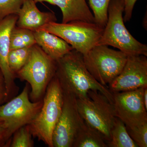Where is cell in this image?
<instances>
[{
	"instance_id": "6da1fadb",
	"label": "cell",
	"mask_w": 147,
	"mask_h": 147,
	"mask_svg": "<svg viewBox=\"0 0 147 147\" xmlns=\"http://www.w3.org/2000/svg\"><path fill=\"white\" fill-rule=\"evenodd\" d=\"M56 77L63 92L70 94L77 99L88 97L91 90H97L113 104V94L108 87L97 82L85 65L83 55L75 50L57 61Z\"/></svg>"
},
{
	"instance_id": "7a4b0ae2",
	"label": "cell",
	"mask_w": 147,
	"mask_h": 147,
	"mask_svg": "<svg viewBox=\"0 0 147 147\" xmlns=\"http://www.w3.org/2000/svg\"><path fill=\"white\" fill-rule=\"evenodd\" d=\"M123 0H111L108 9V19L97 45L112 46L127 56L147 57V46L135 39L127 29L123 17Z\"/></svg>"
},
{
	"instance_id": "3957f363",
	"label": "cell",
	"mask_w": 147,
	"mask_h": 147,
	"mask_svg": "<svg viewBox=\"0 0 147 147\" xmlns=\"http://www.w3.org/2000/svg\"><path fill=\"white\" fill-rule=\"evenodd\" d=\"M57 61L49 57L37 44L31 47L28 59L16 74V78L28 83L32 102L42 100L46 90L56 74Z\"/></svg>"
},
{
	"instance_id": "277c9868",
	"label": "cell",
	"mask_w": 147,
	"mask_h": 147,
	"mask_svg": "<svg viewBox=\"0 0 147 147\" xmlns=\"http://www.w3.org/2000/svg\"><path fill=\"white\" fill-rule=\"evenodd\" d=\"M42 107L35 118L29 124L33 137L53 147V131L62 110L63 93L56 75L48 85Z\"/></svg>"
},
{
	"instance_id": "5b68a950",
	"label": "cell",
	"mask_w": 147,
	"mask_h": 147,
	"mask_svg": "<svg viewBox=\"0 0 147 147\" xmlns=\"http://www.w3.org/2000/svg\"><path fill=\"white\" fill-rule=\"evenodd\" d=\"M78 110L84 121L98 131L106 142L117 118L114 105L97 90H91L88 97L77 99Z\"/></svg>"
},
{
	"instance_id": "8992f818",
	"label": "cell",
	"mask_w": 147,
	"mask_h": 147,
	"mask_svg": "<svg viewBox=\"0 0 147 147\" xmlns=\"http://www.w3.org/2000/svg\"><path fill=\"white\" fill-rule=\"evenodd\" d=\"M104 29L96 23L74 21L66 24L51 22L39 30L59 36L71 45L74 50L84 55L97 45Z\"/></svg>"
},
{
	"instance_id": "52a82bcc",
	"label": "cell",
	"mask_w": 147,
	"mask_h": 147,
	"mask_svg": "<svg viewBox=\"0 0 147 147\" xmlns=\"http://www.w3.org/2000/svg\"><path fill=\"white\" fill-rule=\"evenodd\" d=\"M127 58L121 51L104 45H96L83 55L87 69L98 82L106 87L119 75Z\"/></svg>"
},
{
	"instance_id": "ba28073f",
	"label": "cell",
	"mask_w": 147,
	"mask_h": 147,
	"mask_svg": "<svg viewBox=\"0 0 147 147\" xmlns=\"http://www.w3.org/2000/svg\"><path fill=\"white\" fill-rule=\"evenodd\" d=\"M30 90L27 83L20 94L0 106V121L12 136L18 129L31 123L42 107L43 100L33 102L30 100Z\"/></svg>"
},
{
	"instance_id": "9c48e42d",
	"label": "cell",
	"mask_w": 147,
	"mask_h": 147,
	"mask_svg": "<svg viewBox=\"0 0 147 147\" xmlns=\"http://www.w3.org/2000/svg\"><path fill=\"white\" fill-rule=\"evenodd\" d=\"M61 114L53 134V147H72L78 131L84 123L73 95L63 92Z\"/></svg>"
},
{
	"instance_id": "30bf717a",
	"label": "cell",
	"mask_w": 147,
	"mask_h": 147,
	"mask_svg": "<svg viewBox=\"0 0 147 147\" xmlns=\"http://www.w3.org/2000/svg\"><path fill=\"white\" fill-rule=\"evenodd\" d=\"M145 88L113 93L116 116L127 127L131 128L147 123V110L143 100Z\"/></svg>"
},
{
	"instance_id": "8fae6325",
	"label": "cell",
	"mask_w": 147,
	"mask_h": 147,
	"mask_svg": "<svg viewBox=\"0 0 147 147\" xmlns=\"http://www.w3.org/2000/svg\"><path fill=\"white\" fill-rule=\"evenodd\" d=\"M108 87L113 93L147 87V57L127 56L122 71Z\"/></svg>"
},
{
	"instance_id": "7c38bea8",
	"label": "cell",
	"mask_w": 147,
	"mask_h": 147,
	"mask_svg": "<svg viewBox=\"0 0 147 147\" xmlns=\"http://www.w3.org/2000/svg\"><path fill=\"white\" fill-rule=\"evenodd\" d=\"M18 18L17 14H13L0 21V69L5 81L6 102L16 96L19 91V88L15 83L16 77L11 71L8 63L11 32L16 26Z\"/></svg>"
},
{
	"instance_id": "4fadbf2b",
	"label": "cell",
	"mask_w": 147,
	"mask_h": 147,
	"mask_svg": "<svg viewBox=\"0 0 147 147\" xmlns=\"http://www.w3.org/2000/svg\"><path fill=\"white\" fill-rule=\"evenodd\" d=\"M34 0H24L17 14V26L35 32L49 23L57 22L54 12H42L38 8Z\"/></svg>"
},
{
	"instance_id": "5bb4252c",
	"label": "cell",
	"mask_w": 147,
	"mask_h": 147,
	"mask_svg": "<svg viewBox=\"0 0 147 147\" xmlns=\"http://www.w3.org/2000/svg\"><path fill=\"white\" fill-rule=\"evenodd\" d=\"M35 3L46 2L58 6L62 13L63 24L82 21L96 23L86 0H34Z\"/></svg>"
},
{
	"instance_id": "9a60e30c",
	"label": "cell",
	"mask_w": 147,
	"mask_h": 147,
	"mask_svg": "<svg viewBox=\"0 0 147 147\" xmlns=\"http://www.w3.org/2000/svg\"><path fill=\"white\" fill-rule=\"evenodd\" d=\"M36 44L49 57L57 61L73 50L68 43L59 36L42 30L34 32Z\"/></svg>"
},
{
	"instance_id": "2e32d148",
	"label": "cell",
	"mask_w": 147,
	"mask_h": 147,
	"mask_svg": "<svg viewBox=\"0 0 147 147\" xmlns=\"http://www.w3.org/2000/svg\"><path fill=\"white\" fill-rule=\"evenodd\" d=\"M72 147H108L103 137L84 121L76 135Z\"/></svg>"
},
{
	"instance_id": "e0dca14e",
	"label": "cell",
	"mask_w": 147,
	"mask_h": 147,
	"mask_svg": "<svg viewBox=\"0 0 147 147\" xmlns=\"http://www.w3.org/2000/svg\"><path fill=\"white\" fill-rule=\"evenodd\" d=\"M108 147H138L129 134L123 122L117 117L111 132Z\"/></svg>"
},
{
	"instance_id": "ac0fdd59",
	"label": "cell",
	"mask_w": 147,
	"mask_h": 147,
	"mask_svg": "<svg viewBox=\"0 0 147 147\" xmlns=\"http://www.w3.org/2000/svg\"><path fill=\"white\" fill-rule=\"evenodd\" d=\"M36 44L34 32L16 26L10 35V50L30 47Z\"/></svg>"
},
{
	"instance_id": "d6986e66",
	"label": "cell",
	"mask_w": 147,
	"mask_h": 147,
	"mask_svg": "<svg viewBox=\"0 0 147 147\" xmlns=\"http://www.w3.org/2000/svg\"><path fill=\"white\" fill-rule=\"evenodd\" d=\"M31 47L9 51L8 56L9 66L11 73L15 77L17 72L26 63L30 55Z\"/></svg>"
},
{
	"instance_id": "ffe728a7",
	"label": "cell",
	"mask_w": 147,
	"mask_h": 147,
	"mask_svg": "<svg viewBox=\"0 0 147 147\" xmlns=\"http://www.w3.org/2000/svg\"><path fill=\"white\" fill-rule=\"evenodd\" d=\"M93 11L96 24L105 28L108 19V9L111 0H88Z\"/></svg>"
},
{
	"instance_id": "44dd1931",
	"label": "cell",
	"mask_w": 147,
	"mask_h": 147,
	"mask_svg": "<svg viewBox=\"0 0 147 147\" xmlns=\"http://www.w3.org/2000/svg\"><path fill=\"white\" fill-rule=\"evenodd\" d=\"M29 125L22 126L13 133L10 147H33L34 142Z\"/></svg>"
},
{
	"instance_id": "7402d4cb",
	"label": "cell",
	"mask_w": 147,
	"mask_h": 147,
	"mask_svg": "<svg viewBox=\"0 0 147 147\" xmlns=\"http://www.w3.org/2000/svg\"><path fill=\"white\" fill-rule=\"evenodd\" d=\"M126 128L129 136L138 147H147V123Z\"/></svg>"
},
{
	"instance_id": "603a6c76",
	"label": "cell",
	"mask_w": 147,
	"mask_h": 147,
	"mask_svg": "<svg viewBox=\"0 0 147 147\" xmlns=\"http://www.w3.org/2000/svg\"><path fill=\"white\" fill-rule=\"evenodd\" d=\"M24 0H0V21L13 14H18Z\"/></svg>"
},
{
	"instance_id": "cb8c5ba5",
	"label": "cell",
	"mask_w": 147,
	"mask_h": 147,
	"mask_svg": "<svg viewBox=\"0 0 147 147\" xmlns=\"http://www.w3.org/2000/svg\"><path fill=\"white\" fill-rule=\"evenodd\" d=\"M12 136L4 123L0 121V147H10Z\"/></svg>"
},
{
	"instance_id": "d4e9b609",
	"label": "cell",
	"mask_w": 147,
	"mask_h": 147,
	"mask_svg": "<svg viewBox=\"0 0 147 147\" xmlns=\"http://www.w3.org/2000/svg\"><path fill=\"white\" fill-rule=\"evenodd\" d=\"M124 3V21L127 22L130 21L132 16V11L137 0H123Z\"/></svg>"
},
{
	"instance_id": "484cf974",
	"label": "cell",
	"mask_w": 147,
	"mask_h": 147,
	"mask_svg": "<svg viewBox=\"0 0 147 147\" xmlns=\"http://www.w3.org/2000/svg\"><path fill=\"white\" fill-rule=\"evenodd\" d=\"M7 91L5 81L0 69V106L6 102Z\"/></svg>"
},
{
	"instance_id": "4316f807",
	"label": "cell",
	"mask_w": 147,
	"mask_h": 147,
	"mask_svg": "<svg viewBox=\"0 0 147 147\" xmlns=\"http://www.w3.org/2000/svg\"><path fill=\"white\" fill-rule=\"evenodd\" d=\"M143 100L145 107L147 110V87L145 88L144 90V94H143Z\"/></svg>"
}]
</instances>
